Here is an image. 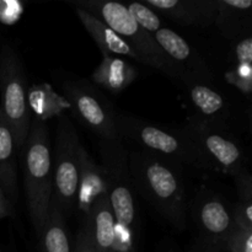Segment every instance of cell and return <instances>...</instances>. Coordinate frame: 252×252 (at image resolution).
Here are the masks:
<instances>
[{
    "mask_svg": "<svg viewBox=\"0 0 252 252\" xmlns=\"http://www.w3.org/2000/svg\"><path fill=\"white\" fill-rule=\"evenodd\" d=\"M24 14V5L16 0H0V21L12 25Z\"/></svg>",
    "mask_w": 252,
    "mask_h": 252,
    "instance_id": "25",
    "label": "cell"
},
{
    "mask_svg": "<svg viewBox=\"0 0 252 252\" xmlns=\"http://www.w3.org/2000/svg\"><path fill=\"white\" fill-rule=\"evenodd\" d=\"M238 184L239 201L231 209L235 226L252 231V181L250 175L241 172L235 176Z\"/></svg>",
    "mask_w": 252,
    "mask_h": 252,
    "instance_id": "20",
    "label": "cell"
},
{
    "mask_svg": "<svg viewBox=\"0 0 252 252\" xmlns=\"http://www.w3.org/2000/svg\"><path fill=\"white\" fill-rule=\"evenodd\" d=\"M191 100L202 115L214 117L226 110V102L220 94L203 84H196L189 89Z\"/></svg>",
    "mask_w": 252,
    "mask_h": 252,
    "instance_id": "21",
    "label": "cell"
},
{
    "mask_svg": "<svg viewBox=\"0 0 252 252\" xmlns=\"http://www.w3.org/2000/svg\"><path fill=\"white\" fill-rule=\"evenodd\" d=\"M182 130L197 145L208 169L234 177L244 171L243 152L223 126L211 118H191Z\"/></svg>",
    "mask_w": 252,
    "mask_h": 252,
    "instance_id": "8",
    "label": "cell"
},
{
    "mask_svg": "<svg viewBox=\"0 0 252 252\" xmlns=\"http://www.w3.org/2000/svg\"><path fill=\"white\" fill-rule=\"evenodd\" d=\"M155 42L160 47L165 56L176 64H179L185 71L192 70L201 78H211V71L207 68L203 59L191 48L186 39L180 36L174 30L161 27L153 34Z\"/></svg>",
    "mask_w": 252,
    "mask_h": 252,
    "instance_id": "15",
    "label": "cell"
},
{
    "mask_svg": "<svg viewBox=\"0 0 252 252\" xmlns=\"http://www.w3.org/2000/svg\"><path fill=\"white\" fill-rule=\"evenodd\" d=\"M73 252H97L93 246V244H91V241L89 240L88 234H86L85 229L83 226L79 229V233L75 239V244H74Z\"/></svg>",
    "mask_w": 252,
    "mask_h": 252,
    "instance_id": "28",
    "label": "cell"
},
{
    "mask_svg": "<svg viewBox=\"0 0 252 252\" xmlns=\"http://www.w3.org/2000/svg\"><path fill=\"white\" fill-rule=\"evenodd\" d=\"M0 189L15 206L19 198L16 144L4 117L0 121Z\"/></svg>",
    "mask_w": 252,
    "mask_h": 252,
    "instance_id": "17",
    "label": "cell"
},
{
    "mask_svg": "<svg viewBox=\"0 0 252 252\" xmlns=\"http://www.w3.org/2000/svg\"><path fill=\"white\" fill-rule=\"evenodd\" d=\"M107 192L108 180L105 167L96 161L85 147L81 145L79 154V181L75 209L85 217L91 206L100 197L107 196Z\"/></svg>",
    "mask_w": 252,
    "mask_h": 252,
    "instance_id": "12",
    "label": "cell"
},
{
    "mask_svg": "<svg viewBox=\"0 0 252 252\" xmlns=\"http://www.w3.org/2000/svg\"><path fill=\"white\" fill-rule=\"evenodd\" d=\"M229 83L235 85L239 90L245 94H250L252 89V71L251 65L236 64L235 68L226 74Z\"/></svg>",
    "mask_w": 252,
    "mask_h": 252,
    "instance_id": "23",
    "label": "cell"
},
{
    "mask_svg": "<svg viewBox=\"0 0 252 252\" xmlns=\"http://www.w3.org/2000/svg\"><path fill=\"white\" fill-rule=\"evenodd\" d=\"M116 128L122 142L132 143L135 149L157 155L181 169L185 165L208 169L197 145L182 128L161 127L128 115H116Z\"/></svg>",
    "mask_w": 252,
    "mask_h": 252,
    "instance_id": "3",
    "label": "cell"
},
{
    "mask_svg": "<svg viewBox=\"0 0 252 252\" xmlns=\"http://www.w3.org/2000/svg\"><path fill=\"white\" fill-rule=\"evenodd\" d=\"M199 252H226L235 224L231 209L216 193L202 189L193 207Z\"/></svg>",
    "mask_w": 252,
    "mask_h": 252,
    "instance_id": "10",
    "label": "cell"
},
{
    "mask_svg": "<svg viewBox=\"0 0 252 252\" xmlns=\"http://www.w3.org/2000/svg\"><path fill=\"white\" fill-rule=\"evenodd\" d=\"M24 148V181L27 211L38 238L48 219L53 192L51 140L47 122L32 117Z\"/></svg>",
    "mask_w": 252,
    "mask_h": 252,
    "instance_id": "2",
    "label": "cell"
},
{
    "mask_svg": "<svg viewBox=\"0 0 252 252\" xmlns=\"http://www.w3.org/2000/svg\"><path fill=\"white\" fill-rule=\"evenodd\" d=\"M74 11L78 15L83 26L90 33V36L93 37V39L102 53H107L116 57H128V58H132L134 61L139 62V63L153 66V68L159 70V68H158L154 62L135 52L122 37L118 36L113 30H111L107 25L103 24L97 17L93 16L88 11L78 6H74Z\"/></svg>",
    "mask_w": 252,
    "mask_h": 252,
    "instance_id": "13",
    "label": "cell"
},
{
    "mask_svg": "<svg viewBox=\"0 0 252 252\" xmlns=\"http://www.w3.org/2000/svg\"><path fill=\"white\" fill-rule=\"evenodd\" d=\"M2 120V113H1V110H0V121Z\"/></svg>",
    "mask_w": 252,
    "mask_h": 252,
    "instance_id": "30",
    "label": "cell"
},
{
    "mask_svg": "<svg viewBox=\"0 0 252 252\" xmlns=\"http://www.w3.org/2000/svg\"><path fill=\"white\" fill-rule=\"evenodd\" d=\"M226 252H252V231L235 226L228 241Z\"/></svg>",
    "mask_w": 252,
    "mask_h": 252,
    "instance_id": "24",
    "label": "cell"
},
{
    "mask_svg": "<svg viewBox=\"0 0 252 252\" xmlns=\"http://www.w3.org/2000/svg\"><path fill=\"white\" fill-rule=\"evenodd\" d=\"M235 58L236 64L241 65H251L252 63V38L243 39L238 43L235 48Z\"/></svg>",
    "mask_w": 252,
    "mask_h": 252,
    "instance_id": "26",
    "label": "cell"
},
{
    "mask_svg": "<svg viewBox=\"0 0 252 252\" xmlns=\"http://www.w3.org/2000/svg\"><path fill=\"white\" fill-rule=\"evenodd\" d=\"M144 4L185 26H209L218 14L216 0H145Z\"/></svg>",
    "mask_w": 252,
    "mask_h": 252,
    "instance_id": "11",
    "label": "cell"
},
{
    "mask_svg": "<svg viewBox=\"0 0 252 252\" xmlns=\"http://www.w3.org/2000/svg\"><path fill=\"white\" fill-rule=\"evenodd\" d=\"M74 6L80 7L101 20L118 36L122 37L135 52L154 62L159 70L164 71L166 75L172 78H184V80L187 79L186 71L179 64L165 56L164 52L155 42L153 34L145 31L135 22L126 5L105 0H88L78 1Z\"/></svg>",
    "mask_w": 252,
    "mask_h": 252,
    "instance_id": "5",
    "label": "cell"
},
{
    "mask_svg": "<svg viewBox=\"0 0 252 252\" xmlns=\"http://www.w3.org/2000/svg\"><path fill=\"white\" fill-rule=\"evenodd\" d=\"M27 101L31 115H34L33 118L43 122L49 118L64 115V111L70 108L63 95L56 93L48 84H39L30 88L27 93Z\"/></svg>",
    "mask_w": 252,
    "mask_h": 252,
    "instance_id": "18",
    "label": "cell"
},
{
    "mask_svg": "<svg viewBox=\"0 0 252 252\" xmlns=\"http://www.w3.org/2000/svg\"><path fill=\"white\" fill-rule=\"evenodd\" d=\"M39 252H73L64 214L57 207L49 209L48 219L38 238Z\"/></svg>",
    "mask_w": 252,
    "mask_h": 252,
    "instance_id": "19",
    "label": "cell"
},
{
    "mask_svg": "<svg viewBox=\"0 0 252 252\" xmlns=\"http://www.w3.org/2000/svg\"><path fill=\"white\" fill-rule=\"evenodd\" d=\"M12 216H14V206L9 201L4 191L0 189V220Z\"/></svg>",
    "mask_w": 252,
    "mask_h": 252,
    "instance_id": "29",
    "label": "cell"
},
{
    "mask_svg": "<svg viewBox=\"0 0 252 252\" xmlns=\"http://www.w3.org/2000/svg\"><path fill=\"white\" fill-rule=\"evenodd\" d=\"M63 97L71 112L100 140L121 139L116 128V115L111 103L89 81L68 80L63 84Z\"/></svg>",
    "mask_w": 252,
    "mask_h": 252,
    "instance_id": "9",
    "label": "cell"
},
{
    "mask_svg": "<svg viewBox=\"0 0 252 252\" xmlns=\"http://www.w3.org/2000/svg\"><path fill=\"white\" fill-rule=\"evenodd\" d=\"M81 145L70 118L65 115L59 116L54 157L52 158L53 192L51 204L57 207L65 218L75 208Z\"/></svg>",
    "mask_w": 252,
    "mask_h": 252,
    "instance_id": "7",
    "label": "cell"
},
{
    "mask_svg": "<svg viewBox=\"0 0 252 252\" xmlns=\"http://www.w3.org/2000/svg\"><path fill=\"white\" fill-rule=\"evenodd\" d=\"M137 69L121 57L102 53V61L91 73V80L100 88L118 94L137 79Z\"/></svg>",
    "mask_w": 252,
    "mask_h": 252,
    "instance_id": "16",
    "label": "cell"
},
{
    "mask_svg": "<svg viewBox=\"0 0 252 252\" xmlns=\"http://www.w3.org/2000/svg\"><path fill=\"white\" fill-rule=\"evenodd\" d=\"M27 93L26 74L19 53L10 44H2L0 47V110L11 130L16 150L24 148L32 121Z\"/></svg>",
    "mask_w": 252,
    "mask_h": 252,
    "instance_id": "6",
    "label": "cell"
},
{
    "mask_svg": "<svg viewBox=\"0 0 252 252\" xmlns=\"http://www.w3.org/2000/svg\"><path fill=\"white\" fill-rule=\"evenodd\" d=\"M128 167L135 193H139L177 230L187 224V202L182 169L150 153L128 150Z\"/></svg>",
    "mask_w": 252,
    "mask_h": 252,
    "instance_id": "1",
    "label": "cell"
},
{
    "mask_svg": "<svg viewBox=\"0 0 252 252\" xmlns=\"http://www.w3.org/2000/svg\"><path fill=\"white\" fill-rule=\"evenodd\" d=\"M137 243L138 241L134 238L117 229L113 252H137Z\"/></svg>",
    "mask_w": 252,
    "mask_h": 252,
    "instance_id": "27",
    "label": "cell"
},
{
    "mask_svg": "<svg viewBox=\"0 0 252 252\" xmlns=\"http://www.w3.org/2000/svg\"><path fill=\"white\" fill-rule=\"evenodd\" d=\"M101 164L107 172V196L117 229L138 241L140 231L137 193L128 167V149L122 139L100 140Z\"/></svg>",
    "mask_w": 252,
    "mask_h": 252,
    "instance_id": "4",
    "label": "cell"
},
{
    "mask_svg": "<svg viewBox=\"0 0 252 252\" xmlns=\"http://www.w3.org/2000/svg\"><path fill=\"white\" fill-rule=\"evenodd\" d=\"M126 7L135 20V22L149 33L154 34L162 27L159 15L149 6H147L144 2H129L126 5Z\"/></svg>",
    "mask_w": 252,
    "mask_h": 252,
    "instance_id": "22",
    "label": "cell"
},
{
    "mask_svg": "<svg viewBox=\"0 0 252 252\" xmlns=\"http://www.w3.org/2000/svg\"><path fill=\"white\" fill-rule=\"evenodd\" d=\"M84 229L89 240L97 252H113L116 244L115 214L108 196H102L91 206L90 211L84 217Z\"/></svg>",
    "mask_w": 252,
    "mask_h": 252,
    "instance_id": "14",
    "label": "cell"
}]
</instances>
